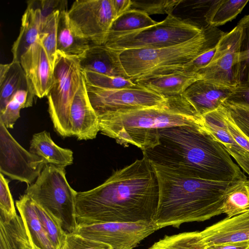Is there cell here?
<instances>
[{
    "label": "cell",
    "mask_w": 249,
    "mask_h": 249,
    "mask_svg": "<svg viewBox=\"0 0 249 249\" xmlns=\"http://www.w3.org/2000/svg\"><path fill=\"white\" fill-rule=\"evenodd\" d=\"M29 229L17 214L10 220L0 217V249H33Z\"/></svg>",
    "instance_id": "23"
},
{
    "label": "cell",
    "mask_w": 249,
    "mask_h": 249,
    "mask_svg": "<svg viewBox=\"0 0 249 249\" xmlns=\"http://www.w3.org/2000/svg\"><path fill=\"white\" fill-rule=\"evenodd\" d=\"M9 180L0 174V217L10 220L17 214L9 187Z\"/></svg>",
    "instance_id": "37"
},
{
    "label": "cell",
    "mask_w": 249,
    "mask_h": 249,
    "mask_svg": "<svg viewBox=\"0 0 249 249\" xmlns=\"http://www.w3.org/2000/svg\"><path fill=\"white\" fill-rule=\"evenodd\" d=\"M158 230L154 222H105L78 224L73 233L106 244L112 249H133Z\"/></svg>",
    "instance_id": "11"
},
{
    "label": "cell",
    "mask_w": 249,
    "mask_h": 249,
    "mask_svg": "<svg viewBox=\"0 0 249 249\" xmlns=\"http://www.w3.org/2000/svg\"><path fill=\"white\" fill-rule=\"evenodd\" d=\"M90 45L72 24L68 11H61L57 26V51L68 56L81 57Z\"/></svg>",
    "instance_id": "21"
},
{
    "label": "cell",
    "mask_w": 249,
    "mask_h": 249,
    "mask_svg": "<svg viewBox=\"0 0 249 249\" xmlns=\"http://www.w3.org/2000/svg\"><path fill=\"white\" fill-rule=\"evenodd\" d=\"M247 184L248 185V186L249 187V179H248V180H247Z\"/></svg>",
    "instance_id": "48"
},
{
    "label": "cell",
    "mask_w": 249,
    "mask_h": 249,
    "mask_svg": "<svg viewBox=\"0 0 249 249\" xmlns=\"http://www.w3.org/2000/svg\"><path fill=\"white\" fill-rule=\"evenodd\" d=\"M158 23L144 12L130 9L114 20L108 36L144 29Z\"/></svg>",
    "instance_id": "28"
},
{
    "label": "cell",
    "mask_w": 249,
    "mask_h": 249,
    "mask_svg": "<svg viewBox=\"0 0 249 249\" xmlns=\"http://www.w3.org/2000/svg\"><path fill=\"white\" fill-rule=\"evenodd\" d=\"M70 121L71 135L78 140L93 139L100 131L98 117L89 100L84 74L71 107Z\"/></svg>",
    "instance_id": "15"
},
{
    "label": "cell",
    "mask_w": 249,
    "mask_h": 249,
    "mask_svg": "<svg viewBox=\"0 0 249 249\" xmlns=\"http://www.w3.org/2000/svg\"><path fill=\"white\" fill-rule=\"evenodd\" d=\"M77 192L69 184L65 168L46 164L25 194L56 217L67 233L78 225L75 204Z\"/></svg>",
    "instance_id": "6"
},
{
    "label": "cell",
    "mask_w": 249,
    "mask_h": 249,
    "mask_svg": "<svg viewBox=\"0 0 249 249\" xmlns=\"http://www.w3.org/2000/svg\"><path fill=\"white\" fill-rule=\"evenodd\" d=\"M208 249H249V241L207 246Z\"/></svg>",
    "instance_id": "46"
},
{
    "label": "cell",
    "mask_w": 249,
    "mask_h": 249,
    "mask_svg": "<svg viewBox=\"0 0 249 249\" xmlns=\"http://www.w3.org/2000/svg\"><path fill=\"white\" fill-rule=\"evenodd\" d=\"M222 105L230 120L249 141V110L226 102Z\"/></svg>",
    "instance_id": "38"
},
{
    "label": "cell",
    "mask_w": 249,
    "mask_h": 249,
    "mask_svg": "<svg viewBox=\"0 0 249 249\" xmlns=\"http://www.w3.org/2000/svg\"><path fill=\"white\" fill-rule=\"evenodd\" d=\"M30 88L22 89L16 92L5 108L0 112V121L7 128H13L20 117V109L32 106L34 98Z\"/></svg>",
    "instance_id": "30"
},
{
    "label": "cell",
    "mask_w": 249,
    "mask_h": 249,
    "mask_svg": "<svg viewBox=\"0 0 249 249\" xmlns=\"http://www.w3.org/2000/svg\"><path fill=\"white\" fill-rule=\"evenodd\" d=\"M241 38V28L238 24L222 35L212 60L197 72L201 79L231 87L238 84Z\"/></svg>",
    "instance_id": "13"
},
{
    "label": "cell",
    "mask_w": 249,
    "mask_h": 249,
    "mask_svg": "<svg viewBox=\"0 0 249 249\" xmlns=\"http://www.w3.org/2000/svg\"><path fill=\"white\" fill-rule=\"evenodd\" d=\"M158 181L148 159L143 156L114 171L105 181L78 192V224L154 222L159 202Z\"/></svg>",
    "instance_id": "1"
},
{
    "label": "cell",
    "mask_w": 249,
    "mask_h": 249,
    "mask_svg": "<svg viewBox=\"0 0 249 249\" xmlns=\"http://www.w3.org/2000/svg\"><path fill=\"white\" fill-rule=\"evenodd\" d=\"M33 249H39V248L37 247L36 246H35L33 244Z\"/></svg>",
    "instance_id": "47"
},
{
    "label": "cell",
    "mask_w": 249,
    "mask_h": 249,
    "mask_svg": "<svg viewBox=\"0 0 249 249\" xmlns=\"http://www.w3.org/2000/svg\"><path fill=\"white\" fill-rule=\"evenodd\" d=\"M169 97V103L165 106L124 110L100 115V131L122 145L132 144L143 151L158 143L160 130L190 125L201 119L182 95Z\"/></svg>",
    "instance_id": "4"
},
{
    "label": "cell",
    "mask_w": 249,
    "mask_h": 249,
    "mask_svg": "<svg viewBox=\"0 0 249 249\" xmlns=\"http://www.w3.org/2000/svg\"><path fill=\"white\" fill-rule=\"evenodd\" d=\"M65 0H31L28 1L27 6L39 8L43 18H46L53 12L65 10L67 4ZM67 3V2H66Z\"/></svg>",
    "instance_id": "42"
},
{
    "label": "cell",
    "mask_w": 249,
    "mask_h": 249,
    "mask_svg": "<svg viewBox=\"0 0 249 249\" xmlns=\"http://www.w3.org/2000/svg\"><path fill=\"white\" fill-rule=\"evenodd\" d=\"M218 41L213 44L193 59L186 64L182 71L193 73H197L208 65L212 60L216 51Z\"/></svg>",
    "instance_id": "40"
},
{
    "label": "cell",
    "mask_w": 249,
    "mask_h": 249,
    "mask_svg": "<svg viewBox=\"0 0 249 249\" xmlns=\"http://www.w3.org/2000/svg\"><path fill=\"white\" fill-rule=\"evenodd\" d=\"M238 25L241 28L238 73L239 84L249 82V14L241 18Z\"/></svg>",
    "instance_id": "34"
},
{
    "label": "cell",
    "mask_w": 249,
    "mask_h": 249,
    "mask_svg": "<svg viewBox=\"0 0 249 249\" xmlns=\"http://www.w3.org/2000/svg\"><path fill=\"white\" fill-rule=\"evenodd\" d=\"M150 162L159 184V202L154 220L159 230L167 226L179 227L184 223L203 221L222 214L227 196L245 182L188 177Z\"/></svg>",
    "instance_id": "3"
},
{
    "label": "cell",
    "mask_w": 249,
    "mask_h": 249,
    "mask_svg": "<svg viewBox=\"0 0 249 249\" xmlns=\"http://www.w3.org/2000/svg\"><path fill=\"white\" fill-rule=\"evenodd\" d=\"M68 14L79 34L96 45L105 44L116 18L112 0H76Z\"/></svg>",
    "instance_id": "10"
},
{
    "label": "cell",
    "mask_w": 249,
    "mask_h": 249,
    "mask_svg": "<svg viewBox=\"0 0 249 249\" xmlns=\"http://www.w3.org/2000/svg\"><path fill=\"white\" fill-rule=\"evenodd\" d=\"M224 102L249 110V82L235 86Z\"/></svg>",
    "instance_id": "41"
},
{
    "label": "cell",
    "mask_w": 249,
    "mask_h": 249,
    "mask_svg": "<svg viewBox=\"0 0 249 249\" xmlns=\"http://www.w3.org/2000/svg\"><path fill=\"white\" fill-rule=\"evenodd\" d=\"M248 2V0H214L204 16L205 21L213 28L225 24L234 19Z\"/></svg>",
    "instance_id": "27"
},
{
    "label": "cell",
    "mask_w": 249,
    "mask_h": 249,
    "mask_svg": "<svg viewBox=\"0 0 249 249\" xmlns=\"http://www.w3.org/2000/svg\"><path fill=\"white\" fill-rule=\"evenodd\" d=\"M116 18L131 9V0H112Z\"/></svg>",
    "instance_id": "45"
},
{
    "label": "cell",
    "mask_w": 249,
    "mask_h": 249,
    "mask_svg": "<svg viewBox=\"0 0 249 249\" xmlns=\"http://www.w3.org/2000/svg\"><path fill=\"white\" fill-rule=\"evenodd\" d=\"M246 182L230 192L225 198L221 211L228 217L249 211V188Z\"/></svg>",
    "instance_id": "32"
},
{
    "label": "cell",
    "mask_w": 249,
    "mask_h": 249,
    "mask_svg": "<svg viewBox=\"0 0 249 249\" xmlns=\"http://www.w3.org/2000/svg\"><path fill=\"white\" fill-rule=\"evenodd\" d=\"M200 232L207 246L249 241V211L227 217Z\"/></svg>",
    "instance_id": "17"
},
{
    "label": "cell",
    "mask_w": 249,
    "mask_h": 249,
    "mask_svg": "<svg viewBox=\"0 0 249 249\" xmlns=\"http://www.w3.org/2000/svg\"><path fill=\"white\" fill-rule=\"evenodd\" d=\"M85 80L89 84L108 89L142 88L132 80L114 77L89 71H82Z\"/></svg>",
    "instance_id": "35"
},
{
    "label": "cell",
    "mask_w": 249,
    "mask_h": 249,
    "mask_svg": "<svg viewBox=\"0 0 249 249\" xmlns=\"http://www.w3.org/2000/svg\"><path fill=\"white\" fill-rule=\"evenodd\" d=\"M204 30L198 25L172 14L150 27L109 35L105 45L121 52L131 49L161 48L186 42Z\"/></svg>",
    "instance_id": "7"
},
{
    "label": "cell",
    "mask_w": 249,
    "mask_h": 249,
    "mask_svg": "<svg viewBox=\"0 0 249 249\" xmlns=\"http://www.w3.org/2000/svg\"><path fill=\"white\" fill-rule=\"evenodd\" d=\"M151 162L188 177L218 181L248 178L201 119L159 131L158 143L142 151Z\"/></svg>",
    "instance_id": "2"
},
{
    "label": "cell",
    "mask_w": 249,
    "mask_h": 249,
    "mask_svg": "<svg viewBox=\"0 0 249 249\" xmlns=\"http://www.w3.org/2000/svg\"><path fill=\"white\" fill-rule=\"evenodd\" d=\"M220 37L213 41L204 30L193 38L178 45L123 51L120 59L126 74L133 81L168 74L182 71L186 64L217 42Z\"/></svg>",
    "instance_id": "5"
},
{
    "label": "cell",
    "mask_w": 249,
    "mask_h": 249,
    "mask_svg": "<svg viewBox=\"0 0 249 249\" xmlns=\"http://www.w3.org/2000/svg\"><path fill=\"white\" fill-rule=\"evenodd\" d=\"M121 53L105 45L90 44L85 54L80 57L81 70L130 79L122 64Z\"/></svg>",
    "instance_id": "18"
},
{
    "label": "cell",
    "mask_w": 249,
    "mask_h": 249,
    "mask_svg": "<svg viewBox=\"0 0 249 249\" xmlns=\"http://www.w3.org/2000/svg\"><path fill=\"white\" fill-rule=\"evenodd\" d=\"M201 79L198 73L180 71L133 82L143 89L169 97L182 95L191 84Z\"/></svg>",
    "instance_id": "19"
},
{
    "label": "cell",
    "mask_w": 249,
    "mask_h": 249,
    "mask_svg": "<svg viewBox=\"0 0 249 249\" xmlns=\"http://www.w3.org/2000/svg\"><path fill=\"white\" fill-rule=\"evenodd\" d=\"M44 19L39 8L27 6L21 18L19 35L12 45L13 60L19 62L21 55L30 46L38 40Z\"/></svg>",
    "instance_id": "22"
},
{
    "label": "cell",
    "mask_w": 249,
    "mask_h": 249,
    "mask_svg": "<svg viewBox=\"0 0 249 249\" xmlns=\"http://www.w3.org/2000/svg\"><path fill=\"white\" fill-rule=\"evenodd\" d=\"M227 151L238 165L249 176V153L241 154L233 151Z\"/></svg>",
    "instance_id": "44"
},
{
    "label": "cell",
    "mask_w": 249,
    "mask_h": 249,
    "mask_svg": "<svg viewBox=\"0 0 249 249\" xmlns=\"http://www.w3.org/2000/svg\"><path fill=\"white\" fill-rule=\"evenodd\" d=\"M131 9L139 10L147 15L173 14L183 0H132Z\"/></svg>",
    "instance_id": "36"
},
{
    "label": "cell",
    "mask_w": 249,
    "mask_h": 249,
    "mask_svg": "<svg viewBox=\"0 0 249 249\" xmlns=\"http://www.w3.org/2000/svg\"><path fill=\"white\" fill-rule=\"evenodd\" d=\"M60 11L56 10L44 18L38 35V40L45 49L54 68L57 52V35Z\"/></svg>",
    "instance_id": "31"
},
{
    "label": "cell",
    "mask_w": 249,
    "mask_h": 249,
    "mask_svg": "<svg viewBox=\"0 0 249 249\" xmlns=\"http://www.w3.org/2000/svg\"><path fill=\"white\" fill-rule=\"evenodd\" d=\"M45 165L42 159L19 144L0 121V173L29 186L37 178Z\"/></svg>",
    "instance_id": "12"
},
{
    "label": "cell",
    "mask_w": 249,
    "mask_h": 249,
    "mask_svg": "<svg viewBox=\"0 0 249 249\" xmlns=\"http://www.w3.org/2000/svg\"><path fill=\"white\" fill-rule=\"evenodd\" d=\"M85 82L89 100L98 117L108 112L165 106L169 101V97L142 88L108 89Z\"/></svg>",
    "instance_id": "9"
},
{
    "label": "cell",
    "mask_w": 249,
    "mask_h": 249,
    "mask_svg": "<svg viewBox=\"0 0 249 249\" xmlns=\"http://www.w3.org/2000/svg\"><path fill=\"white\" fill-rule=\"evenodd\" d=\"M234 88L201 79L191 84L182 96L196 114L201 117L220 107Z\"/></svg>",
    "instance_id": "16"
},
{
    "label": "cell",
    "mask_w": 249,
    "mask_h": 249,
    "mask_svg": "<svg viewBox=\"0 0 249 249\" xmlns=\"http://www.w3.org/2000/svg\"><path fill=\"white\" fill-rule=\"evenodd\" d=\"M148 249H208L200 231L184 232L166 235Z\"/></svg>",
    "instance_id": "29"
},
{
    "label": "cell",
    "mask_w": 249,
    "mask_h": 249,
    "mask_svg": "<svg viewBox=\"0 0 249 249\" xmlns=\"http://www.w3.org/2000/svg\"><path fill=\"white\" fill-rule=\"evenodd\" d=\"M60 249H112L104 243L83 237L74 233H67Z\"/></svg>",
    "instance_id": "39"
},
{
    "label": "cell",
    "mask_w": 249,
    "mask_h": 249,
    "mask_svg": "<svg viewBox=\"0 0 249 249\" xmlns=\"http://www.w3.org/2000/svg\"><path fill=\"white\" fill-rule=\"evenodd\" d=\"M29 88L23 68L18 61L0 65V112L18 90Z\"/></svg>",
    "instance_id": "25"
},
{
    "label": "cell",
    "mask_w": 249,
    "mask_h": 249,
    "mask_svg": "<svg viewBox=\"0 0 249 249\" xmlns=\"http://www.w3.org/2000/svg\"><path fill=\"white\" fill-rule=\"evenodd\" d=\"M35 207L55 249H60L67 235L59 220L35 201Z\"/></svg>",
    "instance_id": "33"
},
{
    "label": "cell",
    "mask_w": 249,
    "mask_h": 249,
    "mask_svg": "<svg viewBox=\"0 0 249 249\" xmlns=\"http://www.w3.org/2000/svg\"><path fill=\"white\" fill-rule=\"evenodd\" d=\"M224 108L225 120L231 135L235 142L241 147L249 153V141L245 138V137L242 134V133L230 120L226 113L224 107Z\"/></svg>",
    "instance_id": "43"
},
{
    "label": "cell",
    "mask_w": 249,
    "mask_h": 249,
    "mask_svg": "<svg viewBox=\"0 0 249 249\" xmlns=\"http://www.w3.org/2000/svg\"><path fill=\"white\" fill-rule=\"evenodd\" d=\"M20 216L25 221L33 244L40 249H55L35 207V201L24 194L16 201Z\"/></svg>",
    "instance_id": "24"
},
{
    "label": "cell",
    "mask_w": 249,
    "mask_h": 249,
    "mask_svg": "<svg viewBox=\"0 0 249 249\" xmlns=\"http://www.w3.org/2000/svg\"><path fill=\"white\" fill-rule=\"evenodd\" d=\"M19 62L33 94L40 98L47 96L53 82V68L39 40L21 55Z\"/></svg>",
    "instance_id": "14"
},
{
    "label": "cell",
    "mask_w": 249,
    "mask_h": 249,
    "mask_svg": "<svg viewBox=\"0 0 249 249\" xmlns=\"http://www.w3.org/2000/svg\"><path fill=\"white\" fill-rule=\"evenodd\" d=\"M201 118L206 128L216 140L224 145L227 150L241 154L247 152L235 142L231 135L225 120L224 108L222 105L202 116Z\"/></svg>",
    "instance_id": "26"
},
{
    "label": "cell",
    "mask_w": 249,
    "mask_h": 249,
    "mask_svg": "<svg viewBox=\"0 0 249 249\" xmlns=\"http://www.w3.org/2000/svg\"><path fill=\"white\" fill-rule=\"evenodd\" d=\"M83 74L80 57L58 51L53 68V82L47 97L48 112L56 132L63 138L71 136V107Z\"/></svg>",
    "instance_id": "8"
},
{
    "label": "cell",
    "mask_w": 249,
    "mask_h": 249,
    "mask_svg": "<svg viewBox=\"0 0 249 249\" xmlns=\"http://www.w3.org/2000/svg\"><path fill=\"white\" fill-rule=\"evenodd\" d=\"M29 151L42 159L46 165L65 168L73 163V152L57 145L45 130L33 135Z\"/></svg>",
    "instance_id": "20"
}]
</instances>
